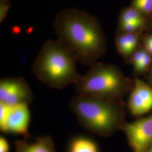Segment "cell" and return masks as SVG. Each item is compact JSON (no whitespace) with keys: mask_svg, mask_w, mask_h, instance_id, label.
<instances>
[{"mask_svg":"<svg viewBox=\"0 0 152 152\" xmlns=\"http://www.w3.org/2000/svg\"><path fill=\"white\" fill-rule=\"evenodd\" d=\"M54 26L58 39L82 64L92 65L104 53L105 39L99 24L86 12L65 9L56 14Z\"/></svg>","mask_w":152,"mask_h":152,"instance_id":"obj_1","label":"cell"},{"mask_svg":"<svg viewBox=\"0 0 152 152\" xmlns=\"http://www.w3.org/2000/svg\"><path fill=\"white\" fill-rule=\"evenodd\" d=\"M80 124L89 132L104 137L112 136L126 123L125 103L78 94L69 103Z\"/></svg>","mask_w":152,"mask_h":152,"instance_id":"obj_2","label":"cell"},{"mask_svg":"<svg viewBox=\"0 0 152 152\" xmlns=\"http://www.w3.org/2000/svg\"><path fill=\"white\" fill-rule=\"evenodd\" d=\"M76 55L59 39L46 41L33 63L39 81L55 89L75 84L80 75L77 71Z\"/></svg>","mask_w":152,"mask_h":152,"instance_id":"obj_3","label":"cell"},{"mask_svg":"<svg viewBox=\"0 0 152 152\" xmlns=\"http://www.w3.org/2000/svg\"><path fill=\"white\" fill-rule=\"evenodd\" d=\"M133 83L114 65L94 63L75 85L78 94L121 101L131 90Z\"/></svg>","mask_w":152,"mask_h":152,"instance_id":"obj_4","label":"cell"},{"mask_svg":"<svg viewBox=\"0 0 152 152\" xmlns=\"http://www.w3.org/2000/svg\"><path fill=\"white\" fill-rule=\"evenodd\" d=\"M33 94L27 82L22 77L4 78L0 81V103L10 107L29 105Z\"/></svg>","mask_w":152,"mask_h":152,"instance_id":"obj_5","label":"cell"},{"mask_svg":"<svg viewBox=\"0 0 152 152\" xmlns=\"http://www.w3.org/2000/svg\"><path fill=\"white\" fill-rule=\"evenodd\" d=\"M132 152H144L152 143V113L122 127Z\"/></svg>","mask_w":152,"mask_h":152,"instance_id":"obj_6","label":"cell"},{"mask_svg":"<svg viewBox=\"0 0 152 152\" xmlns=\"http://www.w3.org/2000/svg\"><path fill=\"white\" fill-rule=\"evenodd\" d=\"M128 100V108L131 113L139 116L152 109V88L145 82L136 78L133 83Z\"/></svg>","mask_w":152,"mask_h":152,"instance_id":"obj_7","label":"cell"},{"mask_svg":"<svg viewBox=\"0 0 152 152\" xmlns=\"http://www.w3.org/2000/svg\"><path fill=\"white\" fill-rule=\"evenodd\" d=\"M28 105L11 107L7 118L4 126L0 128L5 134H13L24 136V139L31 138L28 134L31 113Z\"/></svg>","mask_w":152,"mask_h":152,"instance_id":"obj_8","label":"cell"},{"mask_svg":"<svg viewBox=\"0 0 152 152\" xmlns=\"http://www.w3.org/2000/svg\"><path fill=\"white\" fill-rule=\"evenodd\" d=\"M23 139L15 141V152H56L54 142L51 136H42L36 138L34 141L29 142Z\"/></svg>","mask_w":152,"mask_h":152,"instance_id":"obj_9","label":"cell"},{"mask_svg":"<svg viewBox=\"0 0 152 152\" xmlns=\"http://www.w3.org/2000/svg\"><path fill=\"white\" fill-rule=\"evenodd\" d=\"M66 152H100L98 143L88 137L77 136L69 142Z\"/></svg>","mask_w":152,"mask_h":152,"instance_id":"obj_10","label":"cell"},{"mask_svg":"<svg viewBox=\"0 0 152 152\" xmlns=\"http://www.w3.org/2000/svg\"><path fill=\"white\" fill-rule=\"evenodd\" d=\"M129 23H135L140 27L144 23L140 12L134 8L126 9L120 16V26Z\"/></svg>","mask_w":152,"mask_h":152,"instance_id":"obj_11","label":"cell"},{"mask_svg":"<svg viewBox=\"0 0 152 152\" xmlns=\"http://www.w3.org/2000/svg\"><path fill=\"white\" fill-rule=\"evenodd\" d=\"M133 7L140 12L148 14L152 11V2L146 0H134Z\"/></svg>","mask_w":152,"mask_h":152,"instance_id":"obj_12","label":"cell"},{"mask_svg":"<svg viewBox=\"0 0 152 152\" xmlns=\"http://www.w3.org/2000/svg\"><path fill=\"white\" fill-rule=\"evenodd\" d=\"M124 33H125L128 44H129L130 51L131 54H132L137 47V38L136 35L132 32Z\"/></svg>","mask_w":152,"mask_h":152,"instance_id":"obj_13","label":"cell"},{"mask_svg":"<svg viewBox=\"0 0 152 152\" xmlns=\"http://www.w3.org/2000/svg\"><path fill=\"white\" fill-rule=\"evenodd\" d=\"M152 61V58L151 54H149L148 53L146 55L144 56V58L142 59L140 62V63L138 65L135 67V69L138 72H142L143 71H145L147 68L150 65Z\"/></svg>","mask_w":152,"mask_h":152,"instance_id":"obj_14","label":"cell"},{"mask_svg":"<svg viewBox=\"0 0 152 152\" xmlns=\"http://www.w3.org/2000/svg\"><path fill=\"white\" fill-rule=\"evenodd\" d=\"M10 2H0V22H3L7 15L10 8Z\"/></svg>","mask_w":152,"mask_h":152,"instance_id":"obj_15","label":"cell"},{"mask_svg":"<svg viewBox=\"0 0 152 152\" xmlns=\"http://www.w3.org/2000/svg\"><path fill=\"white\" fill-rule=\"evenodd\" d=\"M147 53L148 52L145 50H140L135 53L132 58V62L134 68L140 63Z\"/></svg>","mask_w":152,"mask_h":152,"instance_id":"obj_16","label":"cell"},{"mask_svg":"<svg viewBox=\"0 0 152 152\" xmlns=\"http://www.w3.org/2000/svg\"><path fill=\"white\" fill-rule=\"evenodd\" d=\"M10 144L4 136L0 137V152H10Z\"/></svg>","mask_w":152,"mask_h":152,"instance_id":"obj_17","label":"cell"},{"mask_svg":"<svg viewBox=\"0 0 152 152\" xmlns=\"http://www.w3.org/2000/svg\"><path fill=\"white\" fill-rule=\"evenodd\" d=\"M145 48L147 52L149 54L152 55V36H149L146 39L145 42Z\"/></svg>","mask_w":152,"mask_h":152,"instance_id":"obj_18","label":"cell"},{"mask_svg":"<svg viewBox=\"0 0 152 152\" xmlns=\"http://www.w3.org/2000/svg\"><path fill=\"white\" fill-rule=\"evenodd\" d=\"M144 152H152V143L148 147Z\"/></svg>","mask_w":152,"mask_h":152,"instance_id":"obj_19","label":"cell"},{"mask_svg":"<svg viewBox=\"0 0 152 152\" xmlns=\"http://www.w3.org/2000/svg\"><path fill=\"white\" fill-rule=\"evenodd\" d=\"M146 1L148 2H152V0H146Z\"/></svg>","mask_w":152,"mask_h":152,"instance_id":"obj_20","label":"cell"},{"mask_svg":"<svg viewBox=\"0 0 152 152\" xmlns=\"http://www.w3.org/2000/svg\"><path fill=\"white\" fill-rule=\"evenodd\" d=\"M151 81H152V73H151Z\"/></svg>","mask_w":152,"mask_h":152,"instance_id":"obj_21","label":"cell"}]
</instances>
